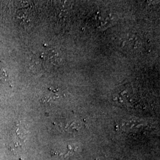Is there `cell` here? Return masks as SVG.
I'll return each instance as SVG.
<instances>
[{
	"mask_svg": "<svg viewBox=\"0 0 160 160\" xmlns=\"http://www.w3.org/2000/svg\"><path fill=\"white\" fill-rule=\"evenodd\" d=\"M20 130L21 128L20 126H14L10 133L7 146L12 151L18 150L24 143V137H23V133H21Z\"/></svg>",
	"mask_w": 160,
	"mask_h": 160,
	"instance_id": "6da1fadb",
	"label": "cell"
}]
</instances>
